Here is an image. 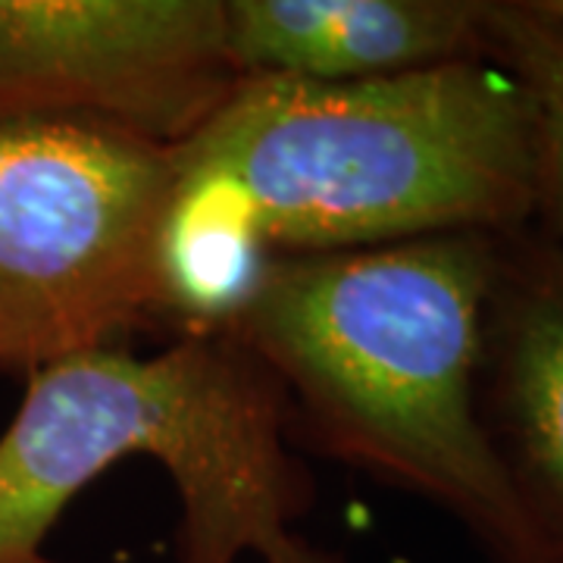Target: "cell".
Wrapping results in <instances>:
<instances>
[{
  "label": "cell",
  "instance_id": "obj_7",
  "mask_svg": "<svg viewBox=\"0 0 563 563\" xmlns=\"http://www.w3.org/2000/svg\"><path fill=\"white\" fill-rule=\"evenodd\" d=\"M485 0H222L244 76L369 81L485 60Z\"/></svg>",
  "mask_w": 563,
  "mask_h": 563
},
{
  "label": "cell",
  "instance_id": "obj_9",
  "mask_svg": "<svg viewBox=\"0 0 563 563\" xmlns=\"http://www.w3.org/2000/svg\"><path fill=\"white\" fill-rule=\"evenodd\" d=\"M532 3L539 13H544L548 20H554L563 29V0H532Z\"/></svg>",
  "mask_w": 563,
  "mask_h": 563
},
{
  "label": "cell",
  "instance_id": "obj_6",
  "mask_svg": "<svg viewBox=\"0 0 563 563\" xmlns=\"http://www.w3.org/2000/svg\"><path fill=\"white\" fill-rule=\"evenodd\" d=\"M479 407L526 507L563 551V247L539 222L495 242Z\"/></svg>",
  "mask_w": 563,
  "mask_h": 563
},
{
  "label": "cell",
  "instance_id": "obj_2",
  "mask_svg": "<svg viewBox=\"0 0 563 563\" xmlns=\"http://www.w3.org/2000/svg\"><path fill=\"white\" fill-rule=\"evenodd\" d=\"M498 235L276 257L222 325L279 385L291 439L439 507L488 563H563L479 407Z\"/></svg>",
  "mask_w": 563,
  "mask_h": 563
},
{
  "label": "cell",
  "instance_id": "obj_1",
  "mask_svg": "<svg viewBox=\"0 0 563 563\" xmlns=\"http://www.w3.org/2000/svg\"><path fill=\"white\" fill-rule=\"evenodd\" d=\"M176 154L169 329H222L276 257L536 222V120L520 81L461 60L369 81L244 76Z\"/></svg>",
  "mask_w": 563,
  "mask_h": 563
},
{
  "label": "cell",
  "instance_id": "obj_3",
  "mask_svg": "<svg viewBox=\"0 0 563 563\" xmlns=\"http://www.w3.org/2000/svg\"><path fill=\"white\" fill-rule=\"evenodd\" d=\"M154 457L179 495L176 563H344L301 532L313 476L279 385L222 329L154 354L103 347L29 376L0 435V563H57L44 544L101 473Z\"/></svg>",
  "mask_w": 563,
  "mask_h": 563
},
{
  "label": "cell",
  "instance_id": "obj_8",
  "mask_svg": "<svg viewBox=\"0 0 563 563\" xmlns=\"http://www.w3.org/2000/svg\"><path fill=\"white\" fill-rule=\"evenodd\" d=\"M485 60L520 81L536 120V222L563 247V29L532 0H485Z\"/></svg>",
  "mask_w": 563,
  "mask_h": 563
},
{
  "label": "cell",
  "instance_id": "obj_4",
  "mask_svg": "<svg viewBox=\"0 0 563 563\" xmlns=\"http://www.w3.org/2000/svg\"><path fill=\"white\" fill-rule=\"evenodd\" d=\"M176 154L98 120H0V373L169 329Z\"/></svg>",
  "mask_w": 563,
  "mask_h": 563
},
{
  "label": "cell",
  "instance_id": "obj_5",
  "mask_svg": "<svg viewBox=\"0 0 563 563\" xmlns=\"http://www.w3.org/2000/svg\"><path fill=\"white\" fill-rule=\"evenodd\" d=\"M239 81L222 0H0V120H98L179 147Z\"/></svg>",
  "mask_w": 563,
  "mask_h": 563
}]
</instances>
